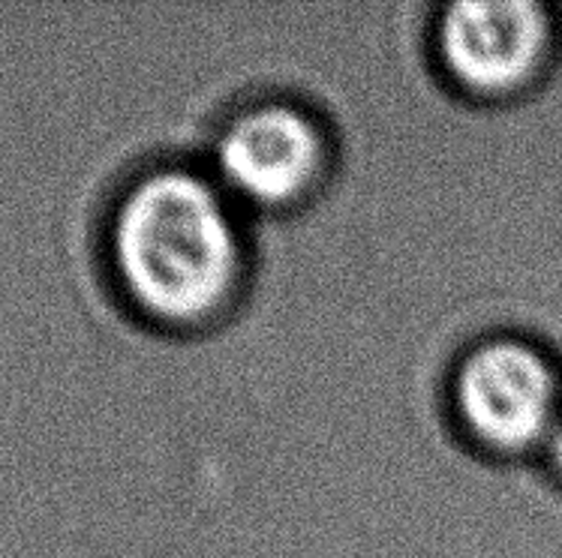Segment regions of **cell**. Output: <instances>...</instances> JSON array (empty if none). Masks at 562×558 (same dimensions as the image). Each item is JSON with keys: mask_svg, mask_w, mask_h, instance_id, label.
Instances as JSON below:
<instances>
[{"mask_svg": "<svg viewBox=\"0 0 562 558\" xmlns=\"http://www.w3.org/2000/svg\"><path fill=\"white\" fill-rule=\"evenodd\" d=\"M103 240L115 292L157 331L205 328L241 292L244 210L190 162L133 174L109 207Z\"/></svg>", "mask_w": 562, "mask_h": 558, "instance_id": "6da1fadb", "label": "cell"}, {"mask_svg": "<svg viewBox=\"0 0 562 558\" xmlns=\"http://www.w3.org/2000/svg\"><path fill=\"white\" fill-rule=\"evenodd\" d=\"M211 178L250 214H277L307 202L331 169V138L311 109L265 96L220 121Z\"/></svg>", "mask_w": 562, "mask_h": 558, "instance_id": "7a4b0ae2", "label": "cell"}, {"mask_svg": "<svg viewBox=\"0 0 562 558\" xmlns=\"http://www.w3.org/2000/svg\"><path fill=\"white\" fill-rule=\"evenodd\" d=\"M448 397L475 445L496 456H536L562 414V376L539 342L494 333L460 357Z\"/></svg>", "mask_w": 562, "mask_h": 558, "instance_id": "3957f363", "label": "cell"}, {"mask_svg": "<svg viewBox=\"0 0 562 558\" xmlns=\"http://www.w3.org/2000/svg\"><path fill=\"white\" fill-rule=\"evenodd\" d=\"M551 0H458L439 7L434 48L442 76L475 103H508L551 67Z\"/></svg>", "mask_w": 562, "mask_h": 558, "instance_id": "277c9868", "label": "cell"}, {"mask_svg": "<svg viewBox=\"0 0 562 558\" xmlns=\"http://www.w3.org/2000/svg\"><path fill=\"white\" fill-rule=\"evenodd\" d=\"M539 459L548 466V471H551L553 478L562 480V414L560 421L553 423V430L548 433V439H544V445H541L539 451Z\"/></svg>", "mask_w": 562, "mask_h": 558, "instance_id": "5b68a950", "label": "cell"}]
</instances>
